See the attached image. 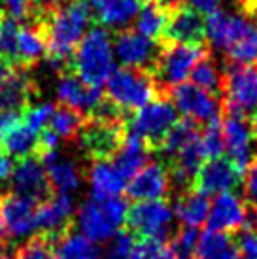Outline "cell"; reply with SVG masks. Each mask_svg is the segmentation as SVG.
<instances>
[{"label":"cell","instance_id":"9","mask_svg":"<svg viewBox=\"0 0 257 259\" xmlns=\"http://www.w3.org/2000/svg\"><path fill=\"white\" fill-rule=\"evenodd\" d=\"M174 222V208L163 199L136 202L128 208L127 225L133 235L163 240Z\"/></svg>","mask_w":257,"mask_h":259},{"label":"cell","instance_id":"40","mask_svg":"<svg viewBox=\"0 0 257 259\" xmlns=\"http://www.w3.org/2000/svg\"><path fill=\"white\" fill-rule=\"evenodd\" d=\"M200 144L204 150L206 159H220L225 151V140H223V131L220 119L206 123V129L200 135Z\"/></svg>","mask_w":257,"mask_h":259},{"label":"cell","instance_id":"39","mask_svg":"<svg viewBox=\"0 0 257 259\" xmlns=\"http://www.w3.org/2000/svg\"><path fill=\"white\" fill-rule=\"evenodd\" d=\"M199 240H200L199 229H195V227H180L176 231V235L172 237L168 246L172 248V252L176 253L178 259H189L197 252Z\"/></svg>","mask_w":257,"mask_h":259},{"label":"cell","instance_id":"53","mask_svg":"<svg viewBox=\"0 0 257 259\" xmlns=\"http://www.w3.org/2000/svg\"><path fill=\"white\" fill-rule=\"evenodd\" d=\"M155 2H159L161 6L168 8V10H172V8L180 6V0H155Z\"/></svg>","mask_w":257,"mask_h":259},{"label":"cell","instance_id":"43","mask_svg":"<svg viewBox=\"0 0 257 259\" xmlns=\"http://www.w3.org/2000/svg\"><path fill=\"white\" fill-rule=\"evenodd\" d=\"M163 240H155V238H140L136 240L133 253L128 259H155L157 253L163 248Z\"/></svg>","mask_w":257,"mask_h":259},{"label":"cell","instance_id":"15","mask_svg":"<svg viewBox=\"0 0 257 259\" xmlns=\"http://www.w3.org/2000/svg\"><path fill=\"white\" fill-rule=\"evenodd\" d=\"M223 140H225V150L229 153V161L246 174L253 161V135H251L250 123L240 115H225L222 125Z\"/></svg>","mask_w":257,"mask_h":259},{"label":"cell","instance_id":"18","mask_svg":"<svg viewBox=\"0 0 257 259\" xmlns=\"http://www.w3.org/2000/svg\"><path fill=\"white\" fill-rule=\"evenodd\" d=\"M225 53L233 65L257 68V19L248 15H235Z\"/></svg>","mask_w":257,"mask_h":259},{"label":"cell","instance_id":"46","mask_svg":"<svg viewBox=\"0 0 257 259\" xmlns=\"http://www.w3.org/2000/svg\"><path fill=\"white\" fill-rule=\"evenodd\" d=\"M238 246L242 259H257V233H242Z\"/></svg>","mask_w":257,"mask_h":259},{"label":"cell","instance_id":"16","mask_svg":"<svg viewBox=\"0 0 257 259\" xmlns=\"http://www.w3.org/2000/svg\"><path fill=\"white\" fill-rule=\"evenodd\" d=\"M36 202L15 193L0 195V214L8 237L25 238L36 231Z\"/></svg>","mask_w":257,"mask_h":259},{"label":"cell","instance_id":"37","mask_svg":"<svg viewBox=\"0 0 257 259\" xmlns=\"http://www.w3.org/2000/svg\"><path fill=\"white\" fill-rule=\"evenodd\" d=\"M191 83H195L197 87H200V89H204V91L218 97V95H222L223 74L220 72V68L210 59L204 57L199 65L193 68Z\"/></svg>","mask_w":257,"mask_h":259},{"label":"cell","instance_id":"32","mask_svg":"<svg viewBox=\"0 0 257 259\" xmlns=\"http://www.w3.org/2000/svg\"><path fill=\"white\" fill-rule=\"evenodd\" d=\"M57 259H100L99 248L81 233L68 231L64 237L53 242Z\"/></svg>","mask_w":257,"mask_h":259},{"label":"cell","instance_id":"24","mask_svg":"<svg viewBox=\"0 0 257 259\" xmlns=\"http://www.w3.org/2000/svg\"><path fill=\"white\" fill-rule=\"evenodd\" d=\"M87 178L93 199H114L127 189V178L112 161H95Z\"/></svg>","mask_w":257,"mask_h":259},{"label":"cell","instance_id":"1","mask_svg":"<svg viewBox=\"0 0 257 259\" xmlns=\"http://www.w3.org/2000/svg\"><path fill=\"white\" fill-rule=\"evenodd\" d=\"M93 12L87 0H66L53 10L42 23L48 38V53L51 66L63 74L70 66L72 55L89 32Z\"/></svg>","mask_w":257,"mask_h":259},{"label":"cell","instance_id":"2","mask_svg":"<svg viewBox=\"0 0 257 259\" xmlns=\"http://www.w3.org/2000/svg\"><path fill=\"white\" fill-rule=\"evenodd\" d=\"M114 40L102 27L91 29L72 55V70L83 83L102 87L114 74Z\"/></svg>","mask_w":257,"mask_h":259},{"label":"cell","instance_id":"47","mask_svg":"<svg viewBox=\"0 0 257 259\" xmlns=\"http://www.w3.org/2000/svg\"><path fill=\"white\" fill-rule=\"evenodd\" d=\"M187 6L193 8L195 12H199L200 15H212L220 10L222 0H186Z\"/></svg>","mask_w":257,"mask_h":259},{"label":"cell","instance_id":"26","mask_svg":"<svg viewBox=\"0 0 257 259\" xmlns=\"http://www.w3.org/2000/svg\"><path fill=\"white\" fill-rule=\"evenodd\" d=\"M48 53V38L42 23L21 27L17 38V65L30 66L36 65Z\"/></svg>","mask_w":257,"mask_h":259},{"label":"cell","instance_id":"14","mask_svg":"<svg viewBox=\"0 0 257 259\" xmlns=\"http://www.w3.org/2000/svg\"><path fill=\"white\" fill-rule=\"evenodd\" d=\"M242 172L229 159H208L193 178L191 189L202 195H222L240 186Z\"/></svg>","mask_w":257,"mask_h":259},{"label":"cell","instance_id":"8","mask_svg":"<svg viewBox=\"0 0 257 259\" xmlns=\"http://www.w3.org/2000/svg\"><path fill=\"white\" fill-rule=\"evenodd\" d=\"M127 123H110L89 117L78 133V146L91 161H110L121 150Z\"/></svg>","mask_w":257,"mask_h":259},{"label":"cell","instance_id":"48","mask_svg":"<svg viewBox=\"0 0 257 259\" xmlns=\"http://www.w3.org/2000/svg\"><path fill=\"white\" fill-rule=\"evenodd\" d=\"M17 123H21V114H17V112H0V138L4 137L8 131L14 129Z\"/></svg>","mask_w":257,"mask_h":259},{"label":"cell","instance_id":"51","mask_svg":"<svg viewBox=\"0 0 257 259\" xmlns=\"http://www.w3.org/2000/svg\"><path fill=\"white\" fill-rule=\"evenodd\" d=\"M155 259H178V257H176V253L172 252L170 246H163V248H161V252L157 253V257Z\"/></svg>","mask_w":257,"mask_h":259},{"label":"cell","instance_id":"50","mask_svg":"<svg viewBox=\"0 0 257 259\" xmlns=\"http://www.w3.org/2000/svg\"><path fill=\"white\" fill-rule=\"evenodd\" d=\"M12 72H14L12 65H8V63H4V61L0 59V83H2V81H4V79H6Z\"/></svg>","mask_w":257,"mask_h":259},{"label":"cell","instance_id":"7","mask_svg":"<svg viewBox=\"0 0 257 259\" xmlns=\"http://www.w3.org/2000/svg\"><path fill=\"white\" fill-rule=\"evenodd\" d=\"M178 121V110L166 97H159L144 108L136 112L131 121H127V131L140 137L151 151H157L166 133Z\"/></svg>","mask_w":257,"mask_h":259},{"label":"cell","instance_id":"54","mask_svg":"<svg viewBox=\"0 0 257 259\" xmlns=\"http://www.w3.org/2000/svg\"><path fill=\"white\" fill-rule=\"evenodd\" d=\"M250 127H251V135H253V138L257 140V110L251 114V121H250Z\"/></svg>","mask_w":257,"mask_h":259},{"label":"cell","instance_id":"23","mask_svg":"<svg viewBox=\"0 0 257 259\" xmlns=\"http://www.w3.org/2000/svg\"><path fill=\"white\" fill-rule=\"evenodd\" d=\"M97 21L106 30H127L140 14L142 0H87Z\"/></svg>","mask_w":257,"mask_h":259},{"label":"cell","instance_id":"5","mask_svg":"<svg viewBox=\"0 0 257 259\" xmlns=\"http://www.w3.org/2000/svg\"><path fill=\"white\" fill-rule=\"evenodd\" d=\"M163 97L155 79L148 70L136 68H117L106 81V99L119 110H138L146 104Z\"/></svg>","mask_w":257,"mask_h":259},{"label":"cell","instance_id":"45","mask_svg":"<svg viewBox=\"0 0 257 259\" xmlns=\"http://www.w3.org/2000/svg\"><path fill=\"white\" fill-rule=\"evenodd\" d=\"M244 191L248 204L257 208V157L251 161L250 168L246 170V182H244Z\"/></svg>","mask_w":257,"mask_h":259},{"label":"cell","instance_id":"6","mask_svg":"<svg viewBox=\"0 0 257 259\" xmlns=\"http://www.w3.org/2000/svg\"><path fill=\"white\" fill-rule=\"evenodd\" d=\"M222 110L225 115L253 114L257 110V68L229 63L223 74Z\"/></svg>","mask_w":257,"mask_h":259},{"label":"cell","instance_id":"27","mask_svg":"<svg viewBox=\"0 0 257 259\" xmlns=\"http://www.w3.org/2000/svg\"><path fill=\"white\" fill-rule=\"evenodd\" d=\"M150 151L151 150L148 148V144L144 142L142 138L127 131L121 150L117 151V155L114 157V165L119 168V172L125 178H133L136 172H140L146 166Z\"/></svg>","mask_w":257,"mask_h":259},{"label":"cell","instance_id":"30","mask_svg":"<svg viewBox=\"0 0 257 259\" xmlns=\"http://www.w3.org/2000/svg\"><path fill=\"white\" fill-rule=\"evenodd\" d=\"M210 212V202L206 195L199 193L195 189H187L176 199L174 204V218H178V222L184 227H199L208 220Z\"/></svg>","mask_w":257,"mask_h":259},{"label":"cell","instance_id":"12","mask_svg":"<svg viewBox=\"0 0 257 259\" xmlns=\"http://www.w3.org/2000/svg\"><path fill=\"white\" fill-rule=\"evenodd\" d=\"M170 97L176 110L182 112L186 119H191L195 123L214 121L222 110L220 99L216 95L200 89L195 83H180L170 91Z\"/></svg>","mask_w":257,"mask_h":259},{"label":"cell","instance_id":"44","mask_svg":"<svg viewBox=\"0 0 257 259\" xmlns=\"http://www.w3.org/2000/svg\"><path fill=\"white\" fill-rule=\"evenodd\" d=\"M4 14L14 17L15 21L27 19L32 12V0H0Z\"/></svg>","mask_w":257,"mask_h":259},{"label":"cell","instance_id":"31","mask_svg":"<svg viewBox=\"0 0 257 259\" xmlns=\"http://www.w3.org/2000/svg\"><path fill=\"white\" fill-rule=\"evenodd\" d=\"M0 146L10 157H30L38 150V133H34L27 123L21 121L0 138Z\"/></svg>","mask_w":257,"mask_h":259},{"label":"cell","instance_id":"56","mask_svg":"<svg viewBox=\"0 0 257 259\" xmlns=\"http://www.w3.org/2000/svg\"><path fill=\"white\" fill-rule=\"evenodd\" d=\"M0 259H4V257H2V255H0Z\"/></svg>","mask_w":257,"mask_h":259},{"label":"cell","instance_id":"55","mask_svg":"<svg viewBox=\"0 0 257 259\" xmlns=\"http://www.w3.org/2000/svg\"><path fill=\"white\" fill-rule=\"evenodd\" d=\"M4 259H12V257H4Z\"/></svg>","mask_w":257,"mask_h":259},{"label":"cell","instance_id":"34","mask_svg":"<svg viewBox=\"0 0 257 259\" xmlns=\"http://www.w3.org/2000/svg\"><path fill=\"white\" fill-rule=\"evenodd\" d=\"M83 123H85V117L79 112L61 104L59 108H55V112L51 115V121L48 129L53 131L61 140H72V138L78 137V133L83 127Z\"/></svg>","mask_w":257,"mask_h":259},{"label":"cell","instance_id":"49","mask_svg":"<svg viewBox=\"0 0 257 259\" xmlns=\"http://www.w3.org/2000/svg\"><path fill=\"white\" fill-rule=\"evenodd\" d=\"M14 161L8 155L4 148L0 146V184H4L6 180L12 178V172H14Z\"/></svg>","mask_w":257,"mask_h":259},{"label":"cell","instance_id":"3","mask_svg":"<svg viewBox=\"0 0 257 259\" xmlns=\"http://www.w3.org/2000/svg\"><path fill=\"white\" fill-rule=\"evenodd\" d=\"M204 57H208V48L204 44H170L163 42V50L159 61L153 68V79L157 83L161 95L170 93L180 83H186L191 78L193 68Z\"/></svg>","mask_w":257,"mask_h":259},{"label":"cell","instance_id":"22","mask_svg":"<svg viewBox=\"0 0 257 259\" xmlns=\"http://www.w3.org/2000/svg\"><path fill=\"white\" fill-rule=\"evenodd\" d=\"M170 189V172L161 163H150L127 184V195L136 202L159 201Z\"/></svg>","mask_w":257,"mask_h":259},{"label":"cell","instance_id":"52","mask_svg":"<svg viewBox=\"0 0 257 259\" xmlns=\"http://www.w3.org/2000/svg\"><path fill=\"white\" fill-rule=\"evenodd\" d=\"M6 238H8V233H6V227H4V220H2V214H0V246L6 244Z\"/></svg>","mask_w":257,"mask_h":259},{"label":"cell","instance_id":"17","mask_svg":"<svg viewBox=\"0 0 257 259\" xmlns=\"http://www.w3.org/2000/svg\"><path fill=\"white\" fill-rule=\"evenodd\" d=\"M55 93L63 106L76 110L81 115H91L100 102L104 101L100 87L87 85L74 72L61 74Z\"/></svg>","mask_w":257,"mask_h":259},{"label":"cell","instance_id":"20","mask_svg":"<svg viewBox=\"0 0 257 259\" xmlns=\"http://www.w3.org/2000/svg\"><path fill=\"white\" fill-rule=\"evenodd\" d=\"M38 159L46 168L53 193L70 195L81 187V168L72 157L63 155L57 150L42 153V155H38Z\"/></svg>","mask_w":257,"mask_h":259},{"label":"cell","instance_id":"13","mask_svg":"<svg viewBox=\"0 0 257 259\" xmlns=\"http://www.w3.org/2000/svg\"><path fill=\"white\" fill-rule=\"evenodd\" d=\"M10 184H12V193L27 197L34 202L48 201L53 195L46 168L40 163V159L36 157L19 159V163L14 166Z\"/></svg>","mask_w":257,"mask_h":259},{"label":"cell","instance_id":"10","mask_svg":"<svg viewBox=\"0 0 257 259\" xmlns=\"http://www.w3.org/2000/svg\"><path fill=\"white\" fill-rule=\"evenodd\" d=\"M161 50H163V42L150 40L138 34L136 30H121L114 38V55L125 68L153 72Z\"/></svg>","mask_w":257,"mask_h":259},{"label":"cell","instance_id":"4","mask_svg":"<svg viewBox=\"0 0 257 259\" xmlns=\"http://www.w3.org/2000/svg\"><path fill=\"white\" fill-rule=\"evenodd\" d=\"M128 206L121 197L114 199H89L79 206L76 222L81 231L93 242H108L117 235V229L127 223Z\"/></svg>","mask_w":257,"mask_h":259},{"label":"cell","instance_id":"25","mask_svg":"<svg viewBox=\"0 0 257 259\" xmlns=\"http://www.w3.org/2000/svg\"><path fill=\"white\" fill-rule=\"evenodd\" d=\"M34 83L23 70H14L0 83V112L21 114L34 93Z\"/></svg>","mask_w":257,"mask_h":259},{"label":"cell","instance_id":"41","mask_svg":"<svg viewBox=\"0 0 257 259\" xmlns=\"http://www.w3.org/2000/svg\"><path fill=\"white\" fill-rule=\"evenodd\" d=\"M55 112V106L51 102H40L25 110V123L29 125L34 133H42L44 129L50 127L51 115Z\"/></svg>","mask_w":257,"mask_h":259},{"label":"cell","instance_id":"19","mask_svg":"<svg viewBox=\"0 0 257 259\" xmlns=\"http://www.w3.org/2000/svg\"><path fill=\"white\" fill-rule=\"evenodd\" d=\"M246 216H248V202L236 193L227 191L216 195L208 212V229L218 233H235L244 227Z\"/></svg>","mask_w":257,"mask_h":259},{"label":"cell","instance_id":"28","mask_svg":"<svg viewBox=\"0 0 257 259\" xmlns=\"http://www.w3.org/2000/svg\"><path fill=\"white\" fill-rule=\"evenodd\" d=\"M195 259H242L240 246L227 233L210 231L200 235Z\"/></svg>","mask_w":257,"mask_h":259},{"label":"cell","instance_id":"38","mask_svg":"<svg viewBox=\"0 0 257 259\" xmlns=\"http://www.w3.org/2000/svg\"><path fill=\"white\" fill-rule=\"evenodd\" d=\"M14 259H57V255L53 250V242L42 235H38V237H32L27 242H23L15 250Z\"/></svg>","mask_w":257,"mask_h":259},{"label":"cell","instance_id":"42","mask_svg":"<svg viewBox=\"0 0 257 259\" xmlns=\"http://www.w3.org/2000/svg\"><path fill=\"white\" fill-rule=\"evenodd\" d=\"M135 244H136L135 235H133L131 231H121V233H117V235L108 242L104 259H128L131 253H133Z\"/></svg>","mask_w":257,"mask_h":259},{"label":"cell","instance_id":"29","mask_svg":"<svg viewBox=\"0 0 257 259\" xmlns=\"http://www.w3.org/2000/svg\"><path fill=\"white\" fill-rule=\"evenodd\" d=\"M170 10L161 6L155 0H146L140 8V14L135 19V30L150 40H163L168 25Z\"/></svg>","mask_w":257,"mask_h":259},{"label":"cell","instance_id":"33","mask_svg":"<svg viewBox=\"0 0 257 259\" xmlns=\"http://www.w3.org/2000/svg\"><path fill=\"white\" fill-rule=\"evenodd\" d=\"M199 137V129H197V123L191 119H178L176 125L172 127L166 137L163 138L161 146L157 148L159 153H163L166 157L174 159L180 153V150L191 142L193 138Z\"/></svg>","mask_w":257,"mask_h":259},{"label":"cell","instance_id":"21","mask_svg":"<svg viewBox=\"0 0 257 259\" xmlns=\"http://www.w3.org/2000/svg\"><path fill=\"white\" fill-rule=\"evenodd\" d=\"M206 38V21L199 12L189 6H176L170 10L164 42L170 44H202Z\"/></svg>","mask_w":257,"mask_h":259},{"label":"cell","instance_id":"36","mask_svg":"<svg viewBox=\"0 0 257 259\" xmlns=\"http://www.w3.org/2000/svg\"><path fill=\"white\" fill-rule=\"evenodd\" d=\"M233 14H225V12H216V14L208 15L206 19V38L216 50L225 51L229 46V38H231V30H233Z\"/></svg>","mask_w":257,"mask_h":259},{"label":"cell","instance_id":"11","mask_svg":"<svg viewBox=\"0 0 257 259\" xmlns=\"http://www.w3.org/2000/svg\"><path fill=\"white\" fill-rule=\"evenodd\" d=\"M74 214L76 210L70 195L53 193L36 208V231H40V235L48 240L55 242L57 238L72 231Z\"/></svg>","mask_w":257,"mask_h":259},{"label":"cell","instance_id":"35","mask_svg":"<svg viewBox=\"0 0 257 259\" xmlns=\"http://www.w3.org/2000/svg\"><path fill=\"white\" fill-rule=\"evenodd\" d=\"M19 21L0 12V59L14 65L17 63V38H19Z\"/></svg>","mask_w":257,"mask_h":259}]
</instances>
